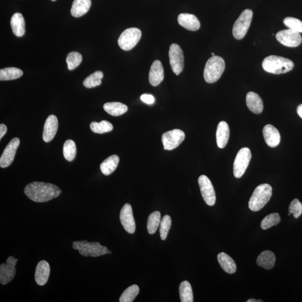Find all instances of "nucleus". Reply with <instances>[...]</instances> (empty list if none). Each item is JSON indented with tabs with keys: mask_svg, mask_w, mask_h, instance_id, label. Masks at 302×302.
I'll list each match as a JSON object with an SVG mask.
<instances>
[{
	"mask_svg": "<svg viewBox=\"0 0 302 302\" xmlns=\"http://www.w3.org/2000/svg\"><path fill=\"white\" fill-rule=\"evenodd\" d=\"M252 159V153L249 148H242L240 150L234 163V174L235 177L241 178L245 174Z\"/></svg>",
	"mask_w": 302,
	"mask_h": 302,
	"instance_id": "nucleus-8",
	"label": "nucleus"
},
{
	"mask_svg": "<svg viewBox=\"0 0 302 302\" xmlns=\"http://www.w3.org/2000/svg\"><path fill=\"white\" fill-rule=\"evenodd\" d=\"M17 260L13 256H10L7 258L6 263H2L0 266V283L2 285H7L15 278Z\"/></svg>",
	"mask_w": 302,
	"mask_h": 302,
	"instance_id": "nucleus-13",
	"label": "nucleus"
},
{
	"mask_svg": "<svg viewBox=\"0 0 302 302\" xmlns=\"http://www.w3.org/2000/svg\"><path fill=\"white\" fill-rule=\"evenodd\" d=\"M58 121L56 116L50 115L47 118L43 133V139L45 143H49L52 141L57 132Z\"/></svg>",
	"mask_w": 302,
	"mask_h": 302,
	"instance_id": "nucleus-16",
	"label": "nucleus"
},
{
	"mask_svg": "<svg viewBox=\"0 0 302 302\" xmlns=\"http://www.w3.org/2000/svg\"><path fill=\"white\" fill-rule=\"evenodd\" d=\"M276 261L275 254L271 251L267 250L262 252L257 259V264L267 270L274 268Z\"/></svg>",
	"mask_w": 302,
	"mask_h": 302,
	"instance_id": "nucleus-25",
	"label": "nucleus"
},
{
	"mask_svg": "<svg viewBox=\"0 0 302 302\" xmlns=\"http://www.w3.org/2000/svg\"><path fill=\"white\" fill-rule=\"evenodd\" d=\"M91 5V0H74L72 3L71 14L75 17H81L89 12Z\"/></svg>",
	"mask_w": 302,
	"mask_h": 302,
	"instance_id": "nucleus-23",
	"label": "nucleus"
},
{
	"mask_svg": "<svg viewBox=\"0 0 302 302\" xmlns=\"http://www.w3.org/2000/svg\"><path fill=\"white\" fill-rule=\"evenodd\" d=\"M294 65L293 61L288 58L274 55L265 58L262 64L265 71L276 75L286 74L292 71Z\"/></svg>",
	"mask_w": 302,
	"mask_h": 302,
	"instance_id": "nucleus-2",
	"label": "nucleus"
},
{
	"mask_svg": "<svg viewBox=\"0 0 302 302\" xmlns=\"http://www.w3.org/2000/svg\"><path fill=\"white\" fill-rule=\"evenodd\" d=\"M230 138V128L228 124L224 121L218 124L216 132V140L218 147L224 148L227 145Z\"/></svg>",
	"mask_w": 302,
	"mask_h": 302,
	"instance_id": "nucleus-22",
	"label": "nucleus"
},
{
	"mask_svg": "<svg viewBox=\"0 0 302 302\" xmlns=\"http://www.w3.org/2000/svg\"><path fill=\"white\" fill-rule=\"evenodd\" d=\"M276 38L283 45L289 47L299 46L302 41V36L300 32L290 29L279 32L276 34Z\"/></svg>",
	"mask_w": 302,
	"mask_h": 302,
	"instance_id": "nucleus-12",
	"label": "nucleus"
},
{
	"mask_svg": "<svg viewBox=\"0 0 302 302\" xmlns=\"http://www.w3.org/2000/svg\"><path fill=\"white\" fill-rule=\"evenodd\" d=\"M141 99L144 103L149 105L153 104L155 103V99L154 96L150 94H143L141 96Z\"/></svg>",
	"mask_w": 302,
	"mask_h": 302,
	"instance_id": "nucleus-41",
	"label": "nucleus"
},
{
	"mask_svg": "<svg viewBox=\"0 0 302 302\" xmlns=\"http://www.w3.org/2000/svg\"><path fill=\"white\" fill-rule=\"evenodd\" d=\"M164 79V71L162 64L159 60H156L152 64L149 73V82L153 86H157Z\"/></svg>",
	"mask_w": 302,
	"mask_h": 302,
	"instance_id": "nucleus-17",
	"label": "nucleus"
},
{
	"mask_svg": "<svg viewBox=\"0 0 302 302\" xmlns=\"http://www.w3.org/2000/svg\"><path fill=\"white\" fill-rule=\"evenodd\" d=\"M20 143V140L17 137L14 138L10 141L9 144L6 145L0 158V167L2 168H6L12 165Z\"/></svg>",
	"mask_w": 302,
	"mask_h": 302,
	"instance_id": "nucleus-14",
	"label": "nucleus"
},
{
	"mask_svg": "<svg viewBox=\"0 0 302 302\" xmlns=\"http://www.w3.org/2000/svg\"><path fill=\"white\" fill-rule=\"evenodd\" d=\"M247 106L251 111L256 114L263 112L264 104L263 100L259 95L254 92H249L246 95Z\"/></svg>",
	"mask_w": 302,
	"mask_h": 302,
	"instance_id": "nucleus-21",
	"label": "nucleus"
},
{
	"mask_svg": "<svg viewBox=\"0 0 302 302\" xmlns=\"http://www.w3.org/2000/svg\"><path fill=\"white\" fill-rule=\"evenodd\" d=\"M119 158L117 155H112L101 163L100 170L104 175H110L117 168Z\"/></svg>",
	"mask_w": 302,
	"mask_h": 302,
	"instance_id": "nucleus-27",
	"label": "nucleus"
},
{
	"mask_svg": "<svg viewBox=\"0 0 302 302\" xmlns=\"http://www.w3.org/2000/svg\"><path fill=\"white\" fill-rule=\"evenodd\" d=\"M198 183L204 201L207 205L213 206L216 201V192L209 178L206 175L199 177Z\"/></svg>",
	"mask_w": 302,
	"mask_h": 302,
	"instance_id": "nucleus-11",
	"label": "nucleus"
},
{
	"mask_svg": "<svg viewBox=\"0 0 302 302\" xmlns=\"http://www.w3.org/2000/svg\"><path fill=\"white\" fill-rule=\"evenodd\" d=\"M142 32L139 29L131 28L126 29L118 39V45L124 50L128 51L134 48L139 42Z\"/></svg>",
	"mask_w": 302,
	"mask_h": 302,
	"instance_id": "nucleus-7",
	"label": "nucleus"
},
{
	"mask_svg": "<svg viewBox=\"0 0 302 302\" xmlns=\"http://www.w3.org/2000/svg\"><path fill=\"white\" fill-rule=\"evenodd\" d=\"M263 133L265 143L268 146L270 147L278 146L281 142V137L279 130L275 127L271 125L265 126Z\"/></svg>",
	"mask_w": 302,
	"mask_h": 302,
	"instance_id": "nucleus-18",
	"label": "nucleus"
},
{
	"mask_svg": "<svg viewBox=\"0 0 302 302\" xmlns=\"http://www.w3.org/2000/svg\"><path fill=\"white\" fill-rule=\"evenodd\" d=\"M212 55L213 56H215V54H214V53H212Z\"/></svg>",
	"mask_w": 302,
	"mask_h": 302,
	"instance_id": "nucleus-46",
	"label": "nucleus"
},
{
	"mask_svg": "<svg viewBox=\"0 0 302 302\" xmlns=\"http://www.w3.org/2000/svg\"><path fill=\"white\" fill-rule=\"evenodd\" d=\"M263 302V301H261V300H256L254 299H250L248 301H247V302Z\"/></svg>",
	"mask_w": 302,
	"mask_h": 302,
	"instance_id": "nucleus-44",
	"label": "nucleus"
},
{
	"mask_svg": "<svg viewBox=\"0 0 302 302\" xmlns=\"http://www.w3.org/2000/svg\"><path fill=\"white\" fill-rule=\"evenodd\" d=\"M161 223V213L159 211L152 213L148 218L147 230L149 234H155Z\"/></svg>",
	"mask_w": 302,
	"mask_h": 302,
	"instance_id": "nucleus-31",
	"label": "nucleus"
},
{
	"mask_svg": "<svg viewBox=\"0 0 302 302\" xmlns=\"http://www.w3.org/2000/svg\"><path fill=\"white\" fill-rule=\"evenodd\" d=\"M253 16L252 10L243 11L233 27V35L235 39L240 40L245 37L252 23Z\"/></svg>",
	"mask_w": 302,
	"mask_h": 302,
	"instance_id": "nucleus-6",
	"label": "nucleus"
},
{
	"mask_svg": "<svg viewBox=\"0 0 302 302\" xmlns=\"http://www.w3.org/2000/svg\"><path fill=\"white\" fill-rule=\"evenodd\" d=\"M169 59L171 67L174 74L179 75L183 71L184 67V57L181 47L174 43L169 49Z\"/></svg>",
	"mask_w": 302,
	"mask_h": 302,
	"instance_id": "nucleus-10",
	"label": "nucleus"
},
{
	"mask_svg": "<svg viewBox=\"0 0 302 302\" xmlns=\"http://www.w3.org/2000/svg\"><path fill=\"white\" fill-rule=\"evenodd\" d=\"M23 75V71L16 67H9L1 69L0 70V80L9 81L21 77Z\"/></svg>",
	"mask_w": 302,
	"mask_h": 302,
	"instance_id": "nucleus-29",
	"label": "nucleus"
},
{
	"mask_svg": "<svg viewBox=\"0 0 302 302\" xmlns=\"http://www.w3.org/2000/svg\"><path fill=\"white\" fill-rule=\"evenodd\" d=\"M225 69V62L223 58L214 56L207 61L204 71V78L207 83H213L219 79Z\"/></svg>",
	"mask_w": 302,
	"mask_h": 302,
	"instance_id": "nucleus-4",
	"label": "nucleus"
},
{
	"mask_svg": "<svg viewBox=\"0 0 302 302\" xmlns=\"http://www.w3.org/2000/svg\"><path fill=\"white\" fill-rule=\"evenodd\" d=\"M297 113L302 119V104L299 105L297 109Z\"/></svg>",
	"mask_w": 302,
	"mask_h": 302,
	"instance_id": "nucleus-43",
	"label": "nucleus"
},
{
	"mask_svg": "<svg viewBox=\"0 0 302 302\" xmlns=\"http://www.w3.org/2000/svg\"><path fill=\"white\" fill-rule=\"evenodd\" d=\"M289 212L293 214V217L297 219L302 214V204L299 200L297 199H294L291 202L289 207Z\"/></svg>",
	"mask_w": 302,
	"mask_h": 302,
	"instance_id": "nucleus-40",
	"label": "nucleus"
},
{
	"mask_svg": "<svg viewBox=\"0 0 302 302\" xmlns=\"http://www.w3.org/2000/svg\"><path fill=\"white\" fill-rule=\"evenodd\" d=\"M185 138L183 131L174 129L163 133L162 136V143L165 150L172 151L179 147Z\"/></svg>",
	"mask_w": 302,
	"mask_h": 302,
	"instance_id": "nucleus-9",
	"label": "nucleus"
},
{
	"mask_svg": "<svg viewBox=\"0 0 302 302\" xmlns=\"http://www.w3.org/2000/svg\"><path fill=\"white\" fill-rule=\"evenodd\" d=\"M24 192L32 201L44 203L58 197L62 193V191L53 184L35 181L27 185Z\"/></svg>",
	"mask_w": 302,
	"mask_h": 302,
	"instance_id": "nucleus-1",
	"label": "nucleus"
},
{
	"mask_svg": "<svg viewBox=\"0 0 302 302\" xmlns=\"http://www.w3.org/2000/svg\"><path fill=\"white\" fill-rule=\"evenodd\" d=\"M7 130V127L5 125H3V124H1V125H0V140H1L2 137L5 136Z\"/></svg>",
	"mask_w": 302,
	"mask_h": 302,
	"instance_id": "nucleus-42",
	"label": "nucleus"
},
{
	"mask_svg": "<svg viewBox=\"0 0 302 302\" xmlns=\"http://www.w3.org/2000/svg\"><path fill=\"white\" fill-rule=\"evenodd\" d=\"M281 221V218L278 213H275L269 214L261 221V227L264 230H268V229L277 225Z\"/></svg>",
	"mask_w": 302,
	"mask_h": 302,
	"instance_id": "nucleus-36",
	"label": "nucleus"
},
{
	"mask_svg": "<svg viewBox=\"0 0 302 302\" xmlns=\"http://www.w3.org/2000/svg\"><path fill=\"white\" fill-rule=\"evenodd\" d=\"M218 263L223 270L228 274H234L237 270V266L234 260L230 256L224 253H221L218 254Z\"/></svg>",
	"mask_w": 302,
	"mask_h": 302,
	"instance_id": "nucleus-26",
	"label": "nucleus"
},
{
	"mask_svg": "<svg viewBox=\"0 0 302 302\" xmlns=\"http://www.w3.org/2000/svg\"><path fill=\"white\" fill-rule=\"evenodd\" d=\"M72 246L74 249L78 250L79 254L85 257H99L108 254L109 251L107 247L97 242L75 241Z\"/></svg>",
	"mask_w": 302,
	"mask_h": 302,
	"instance_id": "nucleus-5",
	"label": "nucleus"
},
{
	"mask_svg": "<svg viewBox=\"0 0 302 302\" xmlns=\"http://www.w3.org/2000/svg\"><path fill=\"white\" fill-rule=\"evenodd\" d=\"M64 156L68 161H72L76 155V145L74 141L68 140L64 145Z\"/></svg>",
	"mask_w": 302,
	"mask_h": 302,
	"instance_id": "nucleus-35",
	"label": "nucleus"
},
{
	"mask_svg": "<svg viewBox=\"0 0 302 302\" xmlns=\"http://www.w3.org/2000/svg\"><path fill=\"white\" fill-rule=\"evenodd\" d=\"M120 220L125 230L130 234H133L136 231V223L134 221L132 206L129 204H126L123 206L121 213Z\"/></svg>",
	"mask_w": 302,
	"mask_h": 302,
	"instance_id": "nucleus-15",
	"label": "nucleus"
},
{
	"mask_svg": "<svg viewBox=\"0 0 302 302\" xmlns=\"http://www.w3.org/2000/svg\"><path fill=\"white\" fill-rule=\"evenodd\" d=\"M10 23L13 33L17 37H21L24 35L25 23L23 15L19 13L14 14L11 19Z\"/></svg>",
	"mask_w": 302,
	"mask_h": 302,
	"instance_id": "nucleus-24",
	"label": "nucleus"
},
{
	"mask_svg": "<svg viewBox=\"0 0 302 302\" xmlns=\"http://www.w3.org/2000/svg\"><path fill=\"white\" fill-rule=\"evenodd\" d=\"M171 226H172V218L169 216L166 215L163 217L160 223L159 233L161 239H166Z\"/></svg>",
	"mask_w": 302,
	"mask_h": 302,
	"instance_id": "nucleus-38",
	"label": "nucleus"
},
{
	"mask_svg": "<svg viewBox=\"0 0 302 302\" xmlns=\"http://www.w3.org/2000/svg\"><path fill=\"white\" fill-rule=\"evenodd\" d=\"M108 254H111V251H108Z\"/></svg>",
	"mask_w": 302,
	"mask_h": 302,
	"instance_id": "nucleus-45",
	"label": "nucleus"
},
{
	"mask_svg": "<svg viewBox=\"0 0 302 302\" xmlns=\"http://www.w3.org/2000/svg\"><path fill=\"white\" fill-rule=\"evenodd\" d=\"M104 109L109 114L118 116L126 113L128 111V107L119 102H111L104 105Z\"/></svg>",
	"mask_w": 302,
	"mask_h": 302,
	"instance_id": "nucleus-28",
	"label": "nucleus"
},
{
	"mask_svg": "<svg viewBox=\"0 0 302 302\" xmlns=\"http://www.w3.org/2000/svg\"><path fill=\"white\" fill-rule=\"evenodd\" d=\"M90 129L95 133L103 134L111 132L113 129V126L106 121H102L99 123L93 122L90 124Z\"/></svg>",
	"mask_w": 302,
	"mask_h": 302,
	"instance_id": "nucleus-33",
	"label": "nucleus"
},
{
	"mask_svg": "<svg viewBox=\"0 0 302 302\" xmlns=\"http://www.w3.org/2000/svg\"><path fill=\"white\" fill-rule=\"evenodd\" d=\"M82 61L81 54L77 52L69 53L66 58V63L69 70H74L81 64Z\"/></svg>",
	"mask_w": 302,
	"mask_h": 302,
	"instance_id": "nucleus-37",
	"label": "nucleus"
},
{
	"mask_svg": "<svg viewBox=\"0 0 302 302\" xmlns=\"http://www.w3.org/2000/svg\"><path fill=\"white\" fill-rule=\"evenodd\" d=\"M140 292L139 286L133 285L128 287L119 298L120 302H132Z\"/></svg>",
	"mask_w": 302,
	"mask_h": 302,
	"instance_id": "nucleus-34",
	"label": "nucleus"
},
{
	"mask_svg": "<svg viewBox=\"0 0 302 302\" xmlns=\"http://www.w3.org/2000/svg\"><path fill=\"white\" fill-rule=\"evenodd\" d=\"M104 77L103 72L98 71L95 72L85 79L83 85L86 88H93L101 84V79Z\"/></svg>",
	"mask_w": 302,
	"mask_h": 302,
	"instance_id": "nucleus-32",
	"label": "nucleus"
},
{
	"mask_svg": "<svg viewBox=\"0 0 302 302\" xmlns=\"http://www.w3.org/2000/svg\"><path fill=\"white\" fill-rule=\"evenodd\" d=\"M272 187L268 184L259 185L253 192L249 202V207L253 212H257L263 208L270 201L272 196Z\"/></svg>",
	"mask_w": 302,
	"mask_h": 302,
	"instance_id": "nucleus-3",
	"label": "nucleus"
},
{
	"mask_svg": "<svg viewBox=\"0 0 302 302\" xmlns=\"http://www.w3.org/2000/svg\"><path fill=\"white\" fill-rule=\"evenodd\" d=\"M178 23L181 27L191 31H196L201 27V23L194 15L181 14L177 18Z\"/></svg>",
	"mask_w": 302,
	"mask_h": 302,
	"instance_id": "nucleus-20",
	"label": "nucleus"
},
{
	"mask_svg": "<svg viewBox=\"0 0 302 302\" xmlns=\"http://www.w3.org/2000/svg\"><path fill=\"white\" fill-rule=\"evenodd\" d=\"M179 293L182 302H193V293L191 286L188 281H184L180 284Z\"/></svg>",
	"mask_w": 302,
	"mask_h": 302,
	"instance_id": "nucleus-30",
	"label": "nucleus"
},
{
	"mask_svg": "<svg viewBox=\"0 0 302 302\" xmlns=\"http://www.w3.org/2000/svg\"><path fill=\"white\" fill-rule=\"evenodd\" d=\"M52 1H56V0H52Z\"/></svg>",
	"mask_w": 302,
	"mask_h": 302,
	"instance_id": "nucleus-47",
	"label": "nucleus"
},
{
	"mask_svg": "<svg viewBox=\"0 0 302 302\" xmlns=\"http://www.w3.org/2000/svg\"><path fill=\"white\" fill-rule=\"evenodd\" d=\"M287 27L298 32H302V21L292 17H287L283 21Z\"/></svg>",
	"mask_w": 302,
	"mask_h": 302,
	"instance_id": "nucleus-39",
	"label": "nucleus"
},
{
	"mask_svg": "<svg viewBox=\"0 0 302 302\" xmlns=\"http://www.w3.org/2000/svg\"><path fill=\"white\" fill-rule=\"evenodd\" d=\"M50 268L48 262L42 260L39 262L36 266L35 280L40 286L45 285L48 281Z\"/></svg>",
	"mask_w": 302,
	"mask_h": 302,
	"instance_id": "nucleus-19",
	"label": "nucleus"
}]
</instances>
